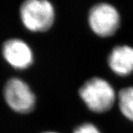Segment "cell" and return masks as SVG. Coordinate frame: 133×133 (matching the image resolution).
Instances as JSON below:
<instances>
[{"instance_id": "1", "label": "cell", "mask_w": 133, "mask_h": 133, "mask_svg": "<svg viewBox=\"0 0 133 133\" xmlns=\"http://www.w3.org/2000/svg\"><path fill=\"white\" fill-rule=\"evenodd\" d=\"M78 95L86 107L97 114L105 113L112 109L118 95L109 81L97 76L89 78L81 86Z\"/></svg>"}, {"instance_id": "2", "label": "cell", "mask_w": 133, "mask_h": 133, "mask_svg": "<svg viewBox=\"0 0 133 133\" xmlns=\"http://www.w3.org/2000/svg\"><path fill=\"white\" fill-rule=\"evenodd\" d=\"M19 18L24 28L32 33L49 30L56 20V10L48 0H27L20 5Z\"/></svg>"}, {"instance_id": "3", "label": "cell", "mask_w": 133, "mask_h": 133, "mask_svg": "<svg viewBox=\"0 0 133 133\" xmlns=\"http://www.w3.org/2000/svg\"><path fill=\"white\" fill-rule=\"evenodd\" d=\"M3 98L7 106L14 112L28 114L36 106V96L28 83L19 77H11L3 87Z\"/></svg>"}, {"instance_id": "4", "label": "cell", "mask_w": 133, "mask_h": 133, "mask_svg": "<svg viewBox=\"0 0 133 133\" xmlns=\"http://www.w3.org/2000/svg\"><path fill=\"white\" fill-rule=\"evenodd\" d=\"M88 24L96 36L108 38L115 35L121 26V15L114 5L101 2L93 5L88 13Z\"/></svg>"}, {"instance_id": "5", "label": "cell", "mask_w": 133, "mask_h": 133, "mask_svg": "<svg viewBox=\"0 0 133 133\" xmlns=\"http://www.w3.org/2000/svg\"><path fill=\"white\" fill-rule=\"evenodd\" d=\"M2 56L5 62L16 70H25L33 64L34 52L28 42L19 38L5 40L2 46Z\"/></svg>"}, {"instance_id": "6", "label": "cell", "mask_w": 133, "mask_h": 133, "mask_svg": "<svg viewBox=\"0 0 133 133\" xmlns=\"http://www.w3.org/2000/svg\"><path fill=\"white\" fill-rule=\"evenodd\" d=\"M109 69L116 76L127 77L133 73V48L118 45L112 48L107 58Z\"/></svg>"}, {"instance_id": "7", "label": "cell", "mask_w": 133, "mask_h": 133, "mask_svg": "<svg viewBox=\"0 0 133 133\" xmlns=\"http://www.w3.org/2000/svg\"><path fill=\"white\" fill-rule=\"evenodd\" d=\"M117 101L121 113L133 122V87H127L119 91Z\"/></svg>"}, {"instance_id": "8", "label": "cell", "mask_w": 133, "mask_h": 133, "mask_svg": "<svg viewBox=\"0 0 133 133\" xmlns=\"http://www.w3.org/2000/svg\"><path fill=\"white\" fill-rule=\"evenodd\" d=\"M73 133H102L95 124L90 122H85L78 125Z\"/></svg>"}, {"instance_id": "9", "label": "cell", "mask_w": 133, "mask_h": 133, "mask_svg": "<svg viewBox=\"0 0 133 133\" xmlns=\"http://www.w3.org/2000/svg\"><path fill=\"white\" fill-rule=\"evenodd\" d=\"M41 133H58L57 132H55V131H45V132H42Z\"/></svg>"}]
</instances>
